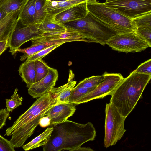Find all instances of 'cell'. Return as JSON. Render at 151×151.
I'll return each mask as SVG.
<instances>
[{
	"mask_svg": "<svg viewBox=\"0 0 151 151\" xmlns=\"http://www.w3.org/2000/svg\"><path fill=\"white\" fill-rule=\"evenodd\" d=\"M59 103L58 97L50 91L38 97L12 126L6 129L4 135H12L10 141L14 148L21 147L33 134L40 119L50 108Z\"/></svg>",
	"mask_w": 151,
	"mask_h": 151,
	"instance_id": "cell-1",
	"label": "cell"
},
{
	"mask_svg": "<svg viewBox=\"0 0 151 151\" xmlns=\"http://www.w3.org/2000/svg\"><path fill=\"white\" fill-rule=\"evenodd\" d=\"M50 141L43 146L44 151H61L72 150L84 143L94 140L96 135L93 124H85L67 120L52 126Z\"/></svg>",
	"mask_w": 151,
	"mask_h": 151,
	"instance_id": "cell-2",
	"label": "cell"
},
{
	"mask_svg": "<svg viewBox=\"0 0 151 151\" xmlns=\"http://www.w3.org/2000/svg\"><path fill=\"white\" fill-rule=\"evenodd\" d=\"M151 78V75L132 71L117 85L110 95V102L122 116L126 118L141 97Z\"/></svg>",
	"mask_w": 151,
	"mask_h": 151,
	"instance_id": "cell-3",
	"label": "cell"
},
{
	"mask_svg": "<svg viewBox=\"0 0 151 151\" xmlns=\"http://www.w3.org/2000/svg\"><path fill=\"white\" fill-rule=\"evenodd\" d=\"M66 28L78 31L88 43H96L104 46L117 33L112 29L89 12L82 19L63 24Z\"/></svg>",
	"mask_w": 151,
	"mask_h": 151,
	"instance_id": "cell-4",
	"label": "cell"
},
{
	"mask_svg": "<svg viewBox=\"0 0 151 151\" xmlns=\"http://www.w3.org/2000/svg\"><path fill=\"white\" fill-rule=\"evenodd\" d=\"M87 9L90 13L108 25L117 34L135 31L136 29L130 19L97 0L86 1Z\"/></svg>",
	"mask_w": 151,
	"mask_h": 151,
	"instance_id": "cell-5",
	"label": "cell"
},
{
	"mask_svg": "<svg viewBox=\"0 0 151 151\" xmlns=\"http://www.w3.org/2000/svg\"><path fill=\"white\" fill-rule=\"evenodd\" d=\"M105 113L104 145L107 148L116 145L123 136L126 131L124 127L126 118L110 102L106 104Z\"/></svg>",
	"mask_w": 151,
	"mask_h": 151,
	"instance_id": "cell-6",
	"label": "cell"
},
{
	"mask_svg": "<svg viewBox=\"0 0 151 151\" xmlns=\"http://www.w3.org/2000/svg\"><path fill=\"white\" fill-rule=\"evenodd\" d=\"M106 44L113 50L126 53L140 52L151 46L134 31L116 34Z\"/></svg>",
	"mask_w": 151,
	"mask_h": 151,
	"instance_id": "cell-7",
	"label": "cell"
},
{
	"mask_svg": "<svg viewBox=\"0 0 151 151\" xmlns=\"http://www.w3.org/2000/svg\"><path fill=\"white\" fill-rule=\"evenodd\" d=\"M104 4L130 19L151 12V0H117Z\"/></svg>",
	"mask_w": 151,
	"mask_h": 151,
	"instance_id": "cell-8",
	"label": "cell"
},
{
	"mask_svg": "<svg viewBox=\"0 0 151 151\" xmlns=\"http://www.w3.org/2000/svg\"><path fill=\"white\" fill-rule=\"evenodd\" d=\"M39 24L25 25L17 19L15 26L9 38V52L13 55L25 42L42 35L38 29Z\"/></svg>",
	"mask_w": 151,
	"mask_h": 151,
	"instance_id": "cell-9",
	"label": "cell"
},
{
	"mask_svg": "<svg viewBox=\"0 0 151 151\" xmlns=\"http://www.w3.org/2000/svg\"><path fill=\"white\" fill-rule=\"evenodd\" d=\"M104 80L92 91L84 95L74 103L76 105L91 100L103 98L111 95L117 85L123 78L120 73H104Z\"/></svg>",
	"mask_w": 151,
	"mask_h": 151,
	"instance_id": "cell-10",
	"label": "cell"
},
{
	"mask_svg": "<svg viewBox=\"0 0 151 151\" xmlns=\"http://www.w3.org/2000/svg\"><path fill=\"white\" fill-rule=\"evenodd\" d=\"M58 77L57 70L50 67L45 77L28 88L29 94L33 98H37L45 94L54 87Z\"/></svg>",
	"mask_w": 151,
	"mask_h": 151,
	"instance_id": "cell-11",
	"label": "cell"
},
{
	"mask_svg": "<svg viewBox=\"0 0 151 151\" xmlns=\"http://www.w3.org/2000/svg\"><path fill=\"white\" fill-rule=\"evenodd\" d=\"M76 105L70 102L60 103L50 108L44 116H48L50 119L49 127L63 123L72 116L76 110Z\"/></svg>",
	"mask_w": 151,
	"mask_h": 151,
	"instance_id": "cell-12",
	"label": "cell"
},
{
	"mask_svg": "<svg viewBox=\"0 0 151 151\" xmlns=\"http://www.w3.org/2000/svg\"><path fill=\"white\" fill-rule=\"evenodd\" d=\"M88 11L86 1L74 6L55 15L50 20L60 24L84 18Z\"/></svg>",
	"mask_w": 151,
	"mask_h": 151,
	"instance_id": "cell-13",
	"label": "cell"
},
{
	"mask_svg": "<svg viewBox=\"0 0 151 151\" xmlns=\"http://www.w3.org/2000/svg\"><path fill=\"white\" fill-rule=\"evenodd\" d=\"M66 28V30L64 32L43 34L41 36L31 41L32 42L52 40L62 41L65 43L74 41H83L88 42V40L78 31L70 28Z\"/></svg>",
	"mask_w": 151,
	"mask_h": 151,
	"instance_id": "cell-14",
	"label": "cell"
},
{
	"mask_svg": "<svg viewBox=\"0 0 151 151\" xmlns=\"http://www.w3.org/2000/svg\"><path fill=\"white\" fill-rule=\"evenodd\" d=\"M88 0H68L53 1L46 0L44 5V11L46 14L45 20L52 19L55 15L74 6Z\"/></svg>",
	"mask_w": 151,
	"mask_h": 151,
	"instance_id": "cell-15",
	"label": "cell"
},
{
	"mask_svg": "<svg viewBox=\"0 0 151 151\" xmlns=\"http://www.w3.org/2000/svg\"><path fill=\"white\" fill-rule=\"evenodd\" d=\"M19 10L9 13L0 22V41L9 39L16 24Z\"/></svg>",
	"mask_w": 151,
	"mask_h": 151,
	"instance_id": "cell-16",
	"label": "cell"
},
{
	"mask_svg": "<svg viewBox=\"0 0 151 151\" xmlns=\"http://www.w3.org/2000/svg\"><path fill=\"white\" fill-rule=\"evenodd\" d=\"M36 0H27L19 10L18 19L24 25L35 24Z\"/></svg>",
	"mask_w": 151,
	"mask_h": 151,
	"instance_id": "cell-17",
	"label": "cell"
},
{
	"mask_svg": "<svg viewBox=\"0 0 151 151\" xmlns=\"http://www.w3.org/2000/svg\"><path fill=\"white\" fill-rule=\"evenodd\" d=\"M19 73L28 88L36 82L35 61H25L20 65Z\"/></svg>",
	"mask_w": 151,
	"mask_h": 151,
	"instance_id": "cell-18",
	"label": "cell"
},
{
	"mask_svg": "<svg viewBox=\"0 0 151 151\" xmlns=\"http://www.w3.org/2000/svg\"><path fill=\"white\" fill-rule=\"evenodd\" d=\"M76 82L69 79L68 82L58 87H53L50 90L58 98L59 103L69 102V97Z\"/></svg>",
	"mask_w": 151,
	"mask_h": 151,
	"instance_id": "cell-19",
	"label": "cell"
},
{
	"mask_svg": "<svg viewBox=\"0 0 151 151\" xmlns=\"http://www.w3.org/2000/svg\"><path fill=\"white\" fill-rule=\"evenodd\" d=\"M53 129V127H49L42 133L23 146V149L28 151L45 145L50 141Z\"/></svg>",
	"mask_w": 151,
	"mask_h": 151,
	"instance_id": "cell-20",
	"label": "cell"
},
{
	"mask_svg": "<svg viewBox=\"0 0 151 151\" xmlns=\"http://www.w3.org/2000/svg\"><path fill=\"white\" fill-rule=\"evenodd\" d=\"M38 29L42 34L55 33L65 31L66 28L63 24L52 20H45L39 24Z\"/></svg>",
	"mask_w": 151,
	"mask_h": 151,
	"instance_id": "cell-21",
	"label": "cell"
},
{
	"mask_svg": "<svg viewBox=\"0 0 151 151\" xmlns=\"http://www.w3.org/2000/svg\"><path fill=\"white\" fill-rule=\"evenodd\" d=\"M27 0H0V10L7 14L20 10Z\"/></svg>",
	"mask_w": 151,
	"mask_h": 151,
	"instance_id": "cell-22",
	"label": "cell"
},
{
	"mask_svg": "<svg viewBox=\"0 0 151 151\" xmlns=\"http://www.w3.org/2000/svg\"><path fill=\"white\" fill-rule=\"evenodd\" d=\"M104 74L101 76H93L86 78L80 82L75 87H96L104 80Z\"/></svg>",
	"mask_w": 151,
	"mask_h": 151,
	"instance_id": "cell-23",
	"label": "cell"
},
{
	"mask_svg": "<svg viewBox=\"0 0 151 151\" xmlns=\"http://www.w3.org/2000/svg\"><path fill=\"white\" fill-rule=\"evenodd\" d=\"M35 64L36 82L47 74L50 67L42 59L35 60Z\"/></svg>",
	"mask_w": 151,
	"mask_h": 151,
	"instance_id": "cell-24",
	"label": "cell"
},
{
	"mask_svg": "<svg viewBox=\"0 0 151 151\" xmlns=\"http://www.w3.org/2000/svg\"><path fill=\"white\" fill-rule=\"evenodd\" d=\"M131 20L132 24L136 29L139 27L151 28V12Z\"/></svg>",
	"mask_w": 151,
	"mask_h": 151,
	"instance_id": "cell-25",
	"label": "cell"
},
{
	"mask_svg": "<svg viewBox=\"0 0 151 151\" xmlns=\"http://www.w3.org/2000/svg\"><path fill=\"white\" fill-rule=\"evenodd\" d=\"M46 0H36L35 3V24H40L46 18L44 6Z\"/></svg>",
	"mask_w": 151,
	"mask_h": 151,
	"instance_id": "cell-26",
	"label": "cell"
},
{
	"mask_svg": "<svg viewBox=\"0 0 151 151\" xmlns=\"http://www.w3.org/2000/svg\"><path fill=\"white\" fill-rule=\"evenodd\" d=\"M18 91L17 88L15 89L10 99H6V110L9 112H12L15 109L22 105L23 99L17 93Z\"/></svg>",
	"mask_w": 151,
	"mask_h": 151,
	"instance_id": "cell-27",
	"label": "cell"
},
{
	"mask_svg": "<svg viewBox=\"0 0 151 151\" xmlns=\"http://www.w3.org/2000/svg\"><path fill=\"white\" fill-rule=\"evenodd\" d=\"M95 87L85 88H75L73 89L69 97L68 102L74 103L84 95L92 91Z\"/></svg>",
	"mask_w": 151,
	"mask_h": 151,
	"instance_id": "cell-28",
	"label": "cell"
},
{
	"mask_svg": "<svg viewBox=\"0 0 151 151\" xmlns=\"http://www.w3.org/2000/svg\"><path fill=\"white\" fill-rule=\"evenodd\" d=\"M62 45L58 44L44 49L28 57L26 59V61H33L42 59L52 50Z\"/></svg>",
	"mask_w": 151,
	"mask_h": 151,
	"instance_id": "cell-29",
	"label": "cell"
},
{
	"mask_svg": "<svg viewBox=\"0 0 151 151\" xmlns=\"http://www.w3.org/2000/svg\"><path fill=\"white\" fill-rule=\"evenodd\" d=\"M134 32L151 45V28H137Z\"/></svg>",
	"mask_w": 151,
	"mask_h": 151,
	"instance_id": "cell-30",
	"label": "cell"
},
{
	"mask_svg": "<svg viewBox=\"0 0 151 151\" xmlns=\"http://www.w3.org/2000/svg\"><path fill=\"white\" fill-rule=\"evenodd\" d=\"M134 71L137 73L151 75V59L141 63Z\"/></svg>",
	"mask_w": 151,
	"mask_h": 151,
	"instance_id": "cell-31",
	"label": "cell"
},
{
	"mask_svg": "<svg viewBox=\"0 0 151 151\" xmlns=\"http://www.w3.org/2000/svg\"><path fill=\"white\" fill-rule=\"evenodd\" d=\"M14 148L10 141L0 134V151H15Z\"/></svg>",
	"mask_w": 151,
	"mask_h": 151,
	"instance_id": "cell-32",
	"label": "cell"
},
{
	"mask_svg": "<svg viewBox=\"0 0 151 151\" xmlns=\"http://www.w3.org/2000/svg\"><path fill=\"white\" fill-rule=\"evenodd\" d=\"M9 113L5 108L0 110V130L5 125L6 119L9 116Z\"/></svg>",
	"mask_w": 151,
	"mask_h": 151,
	"instance_id": "cell-33",
	"label": "cell"
},
{
	"mask_svg": "<svg viewBox=\"0 0 151 151\" xmlns=\"http://www.w3.org/2000/svg\"><path fill=\"white\" fill-rule=\"evenodd\" d=\"M50 122L49 117L47 116H44L40 119L39 124L41 127L45 128L50 126Z\"/></svg>",
	"mask_w": 151,
	"mask_h": 151,
	"instance_id": "cell-34",
	"label": "cell"
},
{
	"mask_svg": "<svg viewBox=\"0 0 151 151\" xmlns=\"http://www.w3.org/2000/svg\"><path fill=\"white\" fill-rule=\"evenodd\" d=\"M9 47V39L0 41V56Z\"/></svg>",
	"mask_w": 151,
	"mask_h": 151,
	"instance_id": "cell-35",
	"label": "cell"
},
{
	"mask_svg": "<svg viewBox=\"0 0 151 151\" xmlns=\"http://www.w3.org/2000/svg\"><path fill=\"white\" fill-rule=\"evenodd\" d=\"M93 150L89 148L85 147H81V146L73 149L71 151H92Z\"/></svg>",
	"mask_w": 151,
	"mask_h": 151,
	"instance_id": "cell-36",
	"label": "cell"
},
{
	"mask_svg": "<svg viewBox=\"0 0 151 151\" xmlns=\"http://www.w3.org/2000/svg\"><path fill=\"white\" fill-rule=\"evenodd\" d=\"M8 14L5 12L0 10V22Z\"/></svg>",
	"mask_w": 151,
	"mask_h": 151,
	"instance_id": "cell-37",
	"label": "cell"
},
{
	"mask_svg": "<svg viewBox=\"0 0 151 151\" xmlns=\"http://www.w3.org/2000/svg\"><path fill=\"white\" fill-rule=\"evenodd\" d=\"M49 1H65L68 0H48Z\"/></svg>",
	"mask_w": 151,
	"mask_h": 151,
	"instance_id": "cell-38",
	"label": "cell"
},
{
	"mask_svg": "<svg viewBox=\"0 0 151 151\" xmlns=\"http://www.w3.org/2000/svg\"><path fill=\"white\" fill-rule=\"evenodd\" d=\"M117 0H106V1L105 2H109L112 1H116Z\"/></svg>",
	"mask_w": 151,
	"mask_h": 151,
	"instance_id": "cell-39",
	"label": "cell"
}]
</instances>
